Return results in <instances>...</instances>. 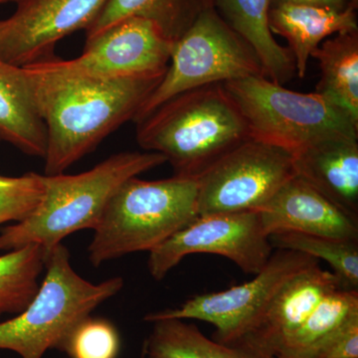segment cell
I'll return each instance as SVG.
<instances>
[{
    "label": "cell",
    "instance_id": "obj_7",
    "mask_svg": "<svg viewBox=\"0 0 358 358\" xmlns=\"http://www.w3.org/2000/svg\"><path fill=\"white\" fill-rule=\"evenodd\" d=\"M259 75L264 76L255 52L209 7L174 42L166 74L134 122L189 90Z\"/></svg>",
    "mask_w": 358,
    "mask_h": 358
},
{
    "label": "cell",
    "instance_id": "obj_18",
    "mask_svg": "<svg viewBox=\"0 0 358 358\" xmlns=\"http://www.w3.org/2000/svg\"><path fill=\"white\" fill-rule=\"evenodd\" d=\"M0 141L31 157L46 155L45 124L22 67L0 60Z\"/></svg>",
    "mask_w": 358,
    "mask_h": 358
},
{
    "label": "cell",
    "instance_id": "obj_29",
    "mask_svg": "<svg viewBox=\"0 0 358 358\" xmlns=\"http://www.w3.org/2000/svg\"><path fill=\"white\" fill-rule=\"evenodd\" d=\"M17 0H0V4L6 3V2H16Z\"/></svg>",
    "mask_w": 358,
    "mask_h": 358
},
{
    "label": "cell",
    "instance_id": "obj_6",
    "mask_svg": "<svg viewBox=\"0 0 358 358\" xmlns=\"http://www.w3.org/2000/svg\"><path fill=\"white\" fill-rule=\"evenodd\" d=\"M223 86L241 113L250 138L289 154L331 136L358 138V122L315 92L292 91L263 75Z\"/></svg>",
    "mask_w": 358,
    "mask_h": 358
},
{
    "label": "cell",
    "instance_id": "obj_15",
    "mask_svg": "<svg viewBox=\"0 0 358 358\" xmlns=\"http://www.w3.org/2000/svg\"><path fill=\"white\" fill-rule=\"evenodd\" d=\"M294 173L358 218V138H324L293 155Z\"/></svg>",
    "mask_w": 358,
    "mask_h": 358
},
{
    "label": "cell",
    "instance_id": "obj_22",
    "mask_svg": "<svg viewBox=\"0 0 358 358\" xmlns=\"http://www.w3.org/2000/svg\"><path fill=\"white\" fill-rule=\"evenodd\" d=\"M355 315H358V289H336L320 301L275 358L307 357Z\"/></svg>",
    "mask_w": 358,
    "mask_h": 358
},
{
    "label": "cell",
    "instance_id": "obj_5",
    "mask_svg": "<svg viewBox=\"0 0 358 358\" xmlns=\"http://www.w3.org/2000/svg\"><path fill=\"white\" fill-rule=\"evenodd\" d=\"M45 271L43 282L27 308L0 322V350L21 358H42L47 350H60L82 320L124 288L122 277L93 284L78 275L62 243L46 252Z\"/></svg>",
    "mask_w": 358,
    "mask_h": 358
},
{
    "label": "cell",
    "instance_id": "obj_23",
    "mask_svg": "<svg viewBox=\"0 0 358 358\" xmlns=\"http://www.w3.org/2000/svg\"><path fill=\"white\" fill-rule=\"evenodd\" d=\"M46 251L38 245L7 252L0 256V319L22 313L40 288Z\"/></svg>",
    "mask_w": 358,
    "mask_h": 358
},
{
    "label": "cell",
    "instance_id": "obj_2",
    "mask_svg": "<svg viewBox=\"0 0 358 358\" xmlns=\"http://www.w3.org/2000/svg\"><path fill=\"white\" fill-rule=\"evenodd\" d=\"M136 124L138 145L164 155L174 176L185 178H199L250 138L246 122L223 84L179 94Z\"/></svg>",
    "mask_w": 358,
    "mask_h": 358
},
{
    "label": "cell",
    "instance_id": "obj_26",
    "mask_svg": "<svg viewBox=\"0 0 358 358\" xmlns=\"http://www.w3.org/2000/svg\"><path fill=\"white\" fill-rule=\"evenodd\" d=\"M43 194L42 174L0 176V225L22 221L36 208Z\"/></svg>",
    "mask_w": 358,
    "mask_h": 358
},
{
    "label": "cell",
    "instance_id": "obj_24",
    "mask_svg": "<svg viewBox=\"0 0 358 358\" xmlns=\"http://www.w3.org/2000/svg\"><path fill=\"white\" fill-rule=\"evenodd\" d=\"M274 250H291L326 261L343 289H358V242L298 232H278L268 236Z\"/></svg>",
    "mask_w": 358,
    "mask_h": 358
},
{
    "label": "cell",
    "instance_id": "obj_27",
    "mask_svg": "<svg viewBox=\"0 0 358 358\" xmlns=\"http://www.w3.org/2000/svg\"><path fill=\"white\" fill-rule=\"evenodd\" d=\"M306 358H358V315L339 327Z\"/></svg>",
    "mask_w": 358,
    "mask_h": 358
},
{
    "label": "cell",
    "instance_id": "obj_9",
    "mask_svg": "<svg viewBox=\"0 0 358 358\" xmlns=\"http://www.w3.org/2000/svg\"><path fill=\"white\" fill-rule=\"evenodd\" d=\"M294 173L293 155L248 138L199 179V215L258 211Z\"/></svg>",
    "mask_w": 358,
    "mask_h": 358
},
{
    "label": "cell",
    "instance_id": "obj_19",
    "mask_svg": "<svg viewBox=\"0 0 358 358\" xmlns=\"http://www.w3.org/2000/svg\"><path fill=\"white\" fill-rule=\"evenodd\" d=\"M209 7L211 0H108L86 30V38L119 21L138 17L154 23L166 38L176 42Z\"/></svg>",
    "mask_w": 358,
    "mask_h": 358
},
{
    "label": "cell",
    "instance_id": "obj_30",
    "mask_svg": "<svg viewBox=\"0 0 358 358\" xmlns=\"http://www.w3.org/2000/svg\"><path fill=\"white\" fill-rule=\"evenodd\" d=\"M141 358H145V350H143V348H141Z\"/></svg>",
    "mask_w": 358,
    "mask_h": 358
},
{
    "label": "cell",
    "instance_id": "obj_11",
    "mask_svg": "<svg viewBox=\"0 0 358 358\" xmlns=\"http://www.w3.org/2000/svg\"><path fill=\"white\" fill-rule=\"evenodd\" d=\"M273 252L258 211L203 214L150 251L148 268L160 281L186 256L203 253L225 257L246 274L257 275Z\"/></svg>",
    "mask_w": 358,
    "mask_h": 358
},
{
    "label": "cell",
    "instance_id": "obj_20",
    "mask_svg": "<svg viewBox=\"0 0 358 358\" xmlns=\"http://www.w3.org/2000/svg\"><path fill=\"white\" fill-rule=\"evenodd\" d=\"M310 57L319 61L322 73L315 93L358 122V30L324 40Z\"/></svg>",
    "mask_w": 358,
    "mask_h": 358
},
{
    "label": "cell",
    "instance_id": "obj_1",
    "mask_svg": "<svg viewBox=\"0 0 358 358\" xmlns=\"http://www.w3.org/2000/svg\"><path fill=\"white\" fill-rule=\"evenodd\" d=\"M22 68L46 129V176L64 173L113 131L134 121L166 74L47 79Z\"/></svg>",
    "mask_w": 358,
    "mask_h": 358
},
{
    "label": "cell",
    "instance_id": "obj_25",
    "mask_svg": "<svg viewBox=\"0 0 358 358\" xmlns=\"http://www.w3.org/2000/svg\"><path fill=\"white\" fill-rule=\"evenodd\" d=\"M121 338L117 327L103 317L82 320L61 345L70 358H117Z\"/></svg>",
    "mask_w": 358,
    "mask_h": 358
},
{
    "label": "cell",
    "instance_id": "obj_17",
    "mask_svg": "<svg viewBox=\"0 0 358 358\" xmlns=\"http://www.w3.org/2000/svg\"><path fill=\"white\" fill-rule=\"evenodd\" d=\"M212 7L231 29L249 44L260 61L264 76L284 85L293 79V54L275 41L268 27L271 0H211Z\"/></svg>",
    "mask_w": 358,
    "mask_h": 358
},
{
    "label": "cell",
    "instance_id": "obj_4",
    "mask_svg": "<svg viewBox=\"0 0 358 358\" xmlns=\"http://www.w3.org/2000/svg\"><path fill=\"white\" fill-rule=\"evenodd\" d=\"M199 179L129 178L106 206L88 258L94 267L159 247L199 216Z\"/></svg>",
    "mask_w": 358,
    "mask_h": 358
},
{
    "label": "cell",
    "instance_id": "obj_16",
    "mask_svg": "<svg viewBox=\"0 0 358 358\" xmlns=\"http://www.w3.org/2000/svg\"><path fill=\"white\" fill-rule=\"evenodd\" d=\"M357 0L343 7L312 4L274 3L268 22L273 35L284 37L293 54L296 75L307 74L308 59L324 40L343 32L358 30Z\"/></svg>",
    "mask_w": 358,
    "mask_h": 358
},
{
    "label": "cell",
    "instance_id": "obj_13",
    "mask_svg": "<svg viewBox=\"0 0 358 358\" xmlns=\"http://www.w3.org/2000/svg\"><path fill=\"white\" fill-rule=\"evenodd\" d=\"M341 288L338 278L320 265L294 275L230 346L259 358H275L320 301Z\"/></svg>",
    "mask_w": 358,
    "mask_h": 358
},
{
    "label": "cell",
    "instance_id": "obj_21",
    "mask_svg": "<svg viewBox=\"0 0 358 358\" xmlns=\"http://www.w3.org/2000/svg\"><path fill=\"white\" fill-rule=\"evenodd\" d=\"M152 324L143 345L145 358H259L207 338L199 327L185 320H159Z\"/></svg>",
    "mask_w": 358,
    "mask_h": 358
},
{
    "label": "cell",
    "instance_id": "obj_8",
    "mask_svg": "<svg viewBox=\"0 0 358 358\" xmlns=\"http://www.w3.org/2000/svg\"><path fill=\"white\" fill-rule=\"evenodd\" d=\"M174 42L143 18H127L86 38L79 57L27 66L35 76L47 79H117L166 72Z\"/></svg>",
    "mask_w": 358,
    "mask_h": 358
},
{
    "label": "cell",
    "instance_id": "obj_28",
    "mask_svg": "<svg viewBox=\"0 0 358 358\" xmlns=\"http://www.w3.org/2000/svg\"><path fill=\"white\" fill-rule=\"evenodd\" d=\"M352 0H271L274 3H300L312 4V6L343 7L348 6Z\"/></svg>",
    "mask_w": 358,
    "mask_h": 358
},
{
    "label": "cell",
    "instance_id": "obj_12",
    "mask_svg": "<svg viewBox=\"0 0 358 358\" xmlns=\"http://www.w3.org/2000/svg\"><path fill=\"white\" fill-rule=\"evenodd\" d=\"M108 0H17L0 20V60L27 67L57 57L56 44L94 22Z\"/></svg>",
    "mask_w": 358,
    "mask_h": 358
},
{
    "label": "cell",
    "instance_id": "obj_3",
    "mask_svg": "<svg viewBox=\"0 0 358 358\" xmlns=\"http://www.w3.org/2000/svg\"><path fill=\"white\" fill-rule=\"evenodd\" d=\"M152 152H122L110 155L85 173L42 174L44 194L25 219L0 232V251L38 245L45 251L80 230H95L106 206L129 178L166 164Z\"/></svg>",
    "mask_w": 358,
    "mask_h": 358
},
{
    "label": "cell",
    "instance_id": "obj_14",
    "mask_svg": "<svg viewBox=\"0 0 358 358\" xmlns=\"http://www.w3.org/2000/svg\"><path fill=\"white\" fill-rule=\"evenodd\" d=\"M258 212L268 236L298 232L358 242V218L298 176L289 178Z\"/></svg>",
    "mask_w": 358,
    "mask_h": 358
},
{
    "label": "cell",
    "instance_id": "obj_10",
    "mask_svg": "<svg viewBox=\"0 0 358 358\" xmlns=\"http://www.w3.org/2000/svg\"><path fill=\"white\" fill-rule=\"evenodd\" d=\"M319 262L307 254L275 249L267 265L251 281L217 293L197 294L180 307L148 313L145 320H202L215 327L213 341L230 345L258 317L285 282L294 275L320 265Z\"/></svg>",
    "mask_w": 358,
    "mask_h": 358
}]
</instances>
